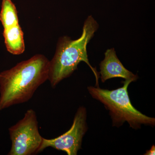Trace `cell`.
<instances>
[{"instance_id":"1","label":"cell","mask_w":155,"mask_h":155,"mask_svg":"<svg viewBox=\"0 0 155 155\" xmlns=\"http://www.w3.org/2000/svg\"><path fill=\"white\" fill-rule=\"evenodd\" d=\"M50 61L36 54L0 73V111L26 102L48 79Z\"/></svg>"},{"instance_id":"2","label":"cell","mask_w":155,"mask_h":155,"mask_svg":"<svg viewBox=\"0 0 155 155\" xmlns=\"http://www.w3.org/2000/svg\"><path fill=\"white\" fill-rule=\"evenodd\" d=\"M99 28L97 22L92 16H89L84 24L80 37L73 40L68 36L59 39L55 54L50 61L48 79L51 86L55 87L61 81L72 75L81 61L85 62L95 76L96 86L99 87L100 74L89 62L87 47Z\"/></svg>"},{"instance_id":"3","label":"cell","mask_w":155,"mask_h":155,"mask_svg":"<svg viewBox=\"0 0 155 155\" xmlns=\"http://www.w3.org/2000/svg\"><path fill=\"white\" fill-rule=\"evenodd\" d=\"M132 81L125 80L122 87L113 90L89 86L87 90L93 98L103 104L109 112L113 126L119 127L125 122L135 130L145 125L154 127L155 119L145 115L134 108L128 95L127 88Z\"/></svg>"},{"instance_id":"4","label":"cell","mask_w":155,"mask_h":155,"mask_svg":"<svg viewBox=\"0 0 155 155\" xmlns=\"http://www.w3.org/2000/svg\"><path fill=\"white\" fill-rule=\"evenodd\" d=\"M11 147L8 155H31L38 153L43 137L40 134L36 113L26 111L24 117L9 128Z\"/></svg>"},{"instance_id":"5","label":"cell","mask_w":155,"mask_h":155,"mask_svg":"<svg viewBox=\"0 0 155 155\" xmlns=\"http://www.w3.org/2000/svg\"><path fill=\"white\" fill-rule=\"evenodd\" d=\"M87 110L84 107L78 109L71 128L66 133L52 139L43 138L39 152L48 147L63 151L68 155H77L81 149L82 139L87 130Z\"/></svg>"},{"instance_id":"6","label":"cell","mask_w":155,"mask_h":155,"mask_svg":"<svg viewBox=\"0 0 155 155\" xmlns=\"http://www.w3.org/2000/svg\"><path fill=\"white\" fill-rule=\"evenodd\" d=\"M101 78L104 83L106 81L115 78H121L133 82L137 80L138 75L133 74L123 66L116 55L114 48L105 53V58L100 64Z\"/></svg>"},{"instance_id":"7","label":"cell","mask_w":155,"mask_h":155,"mask_svg":"<svg viewBox=\"0 0 155 155\" xmlns=\"http://www.w3.org/2000/svg\"><path fill=\"white\" fill-rule=\"evenodd\" d=\"M3 36L7 49L12 54L19 55L25 51L23 32L19 24L4 28Z\"/></svg>"},{"instance_id":"8","label":"cell","mask_w":155,"mask_h":155,"mask_svg":"<svg viewBox=\"0 0 155 155\" xmlns=\"http://www.w3.org/2000/svg\"><path fill=\"white\" fill-rule=\"evenodd\" d=\"M0 21L4 28L19 23L16 6L11 0H2L0 12Z\"/></svg>"},{"instance_id":"9","label":"cell","mask_w":155,"mask_h":155,"mask_svg":"<svg viewBox=\"0 0 155 155\" xmlns=\"http://www.w3.org/2000/svg\"><path fill=\"white\" fill-rule=\"evenodd\" d=\"M155 154V146L154 145H153L150 149L146 151V152L144 154V155H154Z\"/></svg>"}]
</instances>
